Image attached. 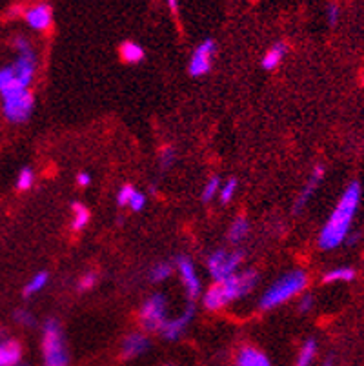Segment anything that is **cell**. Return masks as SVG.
I'll return each instance as SVG.
<instances>
[{"instance_id": "obj_38", "label": "cell", "mask_w": 364, "mask_h": 366, "mask_svg": "<svg viewBox=\"0 0 364 366\" xmlns=\"http://www.w3.org/2000/svg\"><path fill=\"white\" fill-rule=\"evenodd\" d=\"M6 339H8V335H6V332L0 328V343H4Z\"/></svg>"}, {"instance_id": "obj_24", "label": "cell", "mask_w": 364, "mask_h": 366, "mask_svg": "<svg viewBox=\"0 0 364 366\" xmlns=\"http://www.w3.org/2000/svg\"><path fill=\"white\" fill-rule=\"evenodd\" d=\"M174 273V266L166 261H160V263L153 264L150 270V281L153 282H162L166 281L169 275Z\"/></svg>"}, {"instance_id": "obj_3", "label": "cell", "mask_w": 364, "mask_h": 366, "mask_svg": "<svg viewBox=\"0 0 364 366\" xmlns=\"http://www.w3.org/2000/svg\"><path fill=\"white\" fill-rule=\"evenodd\" d=\"M308 286V275L302 270H292L290 273L277 279L273 285L262 294L259 306L261 310H273L280 304L288 303L290 299L297 297Z\"/></svg>"}, {"instance_id": "obj_33", "label": "cell", "mask_w": 364, "mask_h": 366, "mask_svg": "<svg viewBox=\"0 0 364 366\" xmlns=\"http://www.w3.org/2000/svg\"><path fill=\"white\" fill-rule=\"evenodd\" d=\"M135 188H131L129 184H124V186L120 188L119 193H117V204L119 206H128L129 204V199L134 195Z\"/></svg>"}, {"instance_id": "obj_29", "label": "cell", "mask_w": 364, "mask_h": 366, "mask_svg": "<svg viewBox=\"0 0 364 366\" xmlns=\"http://www.w3.org/2000/svg\"><path fill=\"white\" fill-rule=\"evenodd\" d=\"M13 319L18 322V325L24 326V328H35V325H37L35 315H33L32 312H27V310H24V308L15 310Z\"/></svg>"}, {"instance_id": "obj_9", "label": "cell", "mask_w": 364, "mask_h": 366, "mask_svg": "<svg viewBox=\"0 0 364 366\" xmlns=\"http://www.w3.org/2000/svg\"><path fill=\"white\" fill-rule=\"evenodd\" d=\"M215 51H217V46L212 39H206L204 42H200L195 48V51L191 53L190 64H188V72L191 77H204L212 72V66H214Z\"/></svg>"}, {"instance_id": "obj_25", "label": "cell", "mask_w": 364, "mask_h": 366, "mask_svg": "<svg viewBox=\"0 0 364 366\" xmlns=\"http://www.w3.org/2000/svg\"><path fill=\"white\" fill-rule=\"evenodd\" d=\"M221 179L219 177H212V179L208 181V183L204 184V188H202V202H212L215 199V197L219 195V190H221Z\"/></svg>"}, {"instance_id": "obj_7", "label": "cell", "mask_w": 364, "mask_h": 366, "mask_svg": "<svg viewBox=\"0 0 364 366\" xmlns=\"http://www.w3.org/2000/svg\"><path fill=\"white\" fill-rule=\"evenodd\" d=\"M15 49H17V60L13 64V72L18 81L30 88L37 72V55L26 37L15 39Z\"/></svg>"}, {"instance_id": "obj_4", "label": "cell", "mask_w": 364, "mask_h": 366, "mask_svg": "<svg viewBox=\"0 0 364 366\" xmlns=\"http://www.w3.org/2000/svg\"><path fill=\"white\" fill-rule=\"evenodd\" d=\"M42 355L46 366H67L70 352L64 339L63 326L57 319H48L42 328Z\"/></svg>"}, {"instance_id": "obj_8", "label": "cell", "mask_w": 364, "mask_h": 366, "mask_svg": "<svg viewBox=\"0 0 364 366\" xmlns=\"http://www.w3.org/2000/svg\"><path fill=\"white\" fill-rule=\"evenodd\" d=\"M245 259V254L240 250L230 251V250H215L214 254L208 257V272L214 277L215 281H222L226 277L237 273Z\"/></svg>"}, {"instance_id": "obj_17", "label": "cell", "mask_w": 364, "mask_h": 366, "mask_svg": "<svg viewBox=\"0 0 364 366\" xmlns=\"http://www.w3.org/2000/svg\"><path fill=\"white\" fill-rule=\"evenodd\" d=\"M286 51H288V46H286L285 42H277V44L271 46L266 53H264V57H262L261 60V66L264 67V70H268V72L275 70V67H279L280 63L285 60Z\"/></svg>"}, {"instance_id": "obj_16", "label": "cell", "mask_w": 364, "mask_h": 366, "mask_svg": "<svg viewBox=\"0 0 364 366\" xmlns=\"http://www.w3.org/2000/svg\"><path fill=\"white\" fill-rule=\"evenodd\" d=\"M233 366H271L270 359L254 346H245L240 350Z\"/></svg>"}, {"instance_id": "obj_10", "label": "cell", "mask_w": 364, "mask_h": 366, "mask_svg": "<svg viewBox=\"0 0 364 366\" xmlns=\"http://www.w3.org/2000/svg\"><path fill=\"white\" fill-rule=\"evenodd\" d=\"M193 318H195V304H193V301H190L181 315H177V318L174 319H168V321L164 322V326L160 328L159 334L162 335L166 341L181 339L182 335H184V332L188 330V326L193 321Z\"/></svg>"}, {"instance_id": "obj_30", "label": "cell", "mask_w": 364, "mask_h": 366, "mask_svg": "<svg viewBox=\"0 0 364 366\" xmlns=\"http://www.w3.org/2000/svg\"><path fill=\"white\" fill-rule=\"evenodd\" d=\"M146 202H148L146 195H144L143 192H137V190H135L134 195H131V199H129V204L128 206L134 211H143L144 208H146Z\"/></svg>"}, {"instance_id": "obj_11", "label": "cell", "mask_w": 364, "mask_h": 366, "mask_svg": "<svg viewBox=\"0 0 364 366\" xmlns=\"http://www.w3.org/2000/svg\"><path fill=\"white\" fill-rule=\"evenodd\" d=\"M177 272L181 275V281L186 288V294L190 301L197 299L200 295V279L195 272V266L188 259L186 255H181L177 259Z\"/></svg>"}, {"instance_id": "obj_13", "label": "cell", "mask_w": 364, "mask_h": 366, "mask_svg": "<svg viewBox=\"0 0 364 366\" xmlns=\"http://www.w3.org/2000/svg\"><path fill=\"white\" fill-rule=\"evenodd\" d=\"M323 177H325V166H323V164L316 166V168H313V171H311L308 183L304 184L302 192L299 193L297 201H295V204H293V211H295V214H299V211L304 210L308 202L313 199V193L317 192V188H319Z\"/></svg>"}, {"instance_id": "obj_19", "label": "cell", "mask_w": 364, "mask_h": 366, "mask_svg": "<svg viewBox=\"0 0 364 366\" xmlns=\"http://www.w3.org/2000/svg\"><path fill=\"white\" fill-rule=\"evenodd\" d=\"M249 233V223L246 217H237L233 223H231L230 226V232H228V239H230V242H233V244H239V242H242L248 237Z\"/></svg>"}, {"instance_id": "obj_22", "label": "cell", "mask_w": 364, "mask_h": 366, "mask_svg": "<svg viewBox=\"0 0 364 366\" xmlns=\"http://www.w3.org/2000/svg\"><path fill=\"white\" fill-rule=\"evenodd\" d=\"M72 214H73V219H72V228L75 232L79 230H84L89 223V210L86 208L84 204H80V202H75L72 206Z\"/></svg>"}, {"instance_id": "obj_37", "label": "cell", "mask_w": 364, "mask_h": 366, "mask_svg": "<svg viewBox=\"0 0 364 366\" xmlns=\"http://www.w3.org/2000/svg\"><path fill=\"white\" fill-rule=\"evenodd\" d=\"M166 2H168V6H169V9H171V11H177L178 0H166Z\"/></svg>"}, {"instance_id": "obj_1", "label": "cell", "mask_w": 364, "mask_h": 366, "mask_svg": "<svg viewBox=\"0 0 364 366\" xmlns=\"http://www.w3.org/2000/svg\"><path fill=\"white\" fill-rule=\"evenodd\" d=\"M359 202L360 186L359 183H351L339 199L335 210L332 211L330 219L326 221L325 228L320 230L319 246L323 250H335L344 242V239L350 233L353 217L359 210Z\"/></svg>"}, {"instance_id": "obj_26", "label": "cell", "mask_w": 364, "mask_h": 366, "mask_svg": "<svg viewBox=\"0 0 364 366\" xmlns=\"http://www.w3.org/2000/svg\"><path fill=\"white\" fill-rule=\"evenodd\" d=\"M33 183H35V174H33L32 168H22V170L18 171V177H17L18 190L26 192V190H30V188L33 186Z\"/></svg>"}, {"instance_id": "obj_23", "label": "cell", "mask_w": 364, "mask_h": 366, "mask_svg": "<svg viewBox=\"0 0 364 366\" xmlns=\"http://www.w3.org/2000/svg\"><path fill=\"white\" fill-rule=\"evenodd\" d=\"M353 277H356V272L353 268H348V266H342V268H335V270H330L328 273H325L323 277V282H350L353 281Z\"/></svg>"}, {"instance_id": "obj_14", "label": "cell", "mask_w": 364, "mask_h": 366, "mask_svg": "<svg viewBox=\"0 0 364 366\" xmlns=\"http://www.w3.org/2000/svg\"><path fill=\"white\" fill-rule=\"evenodd\" d=\"M151 343L148 339V335L143 332H135V334H129L128 337H124L122 344H120V352H122V358L124 359H135L141 358L150 350Z\"/></svg>"}, {"instance_id": "obj_27", "label": "cell", "mask_w": 364, "mask_h": 366, "mask_svg": "<svg viewBox=\"0 0 364 366\" xmlns=\"http://www.w3.org/2000/svg\"><path fill=\"white\" fill-rule=\"evenodd\" d=\"M175 159H177V153L171 146H166L160 150L159 153V166L162 170H169L171 166L175 164Z\"/></svg>"}, {"instance_id": "obj_21", "label": "cell", "mask_w": 364, "mask_h": 366, "mask_svg": "<svg viewBox=\"0 0 364 366\" xmlns=\"http://www.w3.org/2000/svg\"><path fill=\"white\" fill-rule=\"evenodd\" d=\"M316 355H317V341L308 339L306 343L302 344V348L299 350V355L297 359H295V365L293 366H311Z\"/></svg>"}, {"instance_id": "obj_20", "label": "cell", "mask_w": 364, "mask_h": 366, "mask_svg": "<svg viewBox=\"0 0 364 366\" xmlns=\"http://www.w3.org/2000/svg\"><path fill=\"white\" fill-rule=\"evenodd\" d=\"M49 275L46 272H37L35 275L26 282L24 286V297H33V295L40 294L48 286Z\"/></svg>"}, {"instance_id": "obj_5", "label": "cell", "mask_w": 364, "mask_h": 366, "mask_svg": "<svg viewBox=\"0 0 364 366\" xmlns=\"http://www.w3.org/2000/svg\"><path fill=\"white\" fill-rule=\"evenodd\" d=\"M0 98H2V112H4L8 121L20 124L32 117L35 98H33L30 88H17V90L0 95Z\"/></svg>"}, {"instance_id": "obj_35", "label": "cell", "mask_w": 364, "mask_h": 366, "mask_svg": "<svg viewBox=\"0 0 364 366\" xmlns=\"http://www.w3.org/2000/svg\"><path fill=\"white\" fill-rule=\"evenodd\" d=\"M77 184L82 188H88L89 184H91V175H89L88 171H80V174L77 175Z\"/></svg>"}, {"instance_id": "obj_28", "label": "cell", "mask_w": 364, "mask_h": 366, "mask_svg": "<svg viewBox=\"0 0 364 366\" xmlns=\"http://www.w3.org/2000/svg\"><path fill=\"white\" fill-rule=\"evenodd\" d=\"M237 192V181L235 179H228L226 183L221 184V190H219V197H221L222 204H226L233 199Z\"/></svg>"}, {"instance_id": "obj_36", "label": "cell", "mask_w": 364, "mask_h": 366, "mask_svg": "<svg viewBox=\"0 0 364 366\" xmlns=\"http://www.w3.org/2000/svg\"><path fill=\"white\" fill-rule=\"evenodd\" d=\"M357 241H359V233H351V235H350V233H348V237H346V239H344V242H348V244H350V246L356 244Z\"/></svg>"}, {"instance_id": "obj_34", "label": "cell", "mask_w": 364, "mask_h": 366, "mask_svg": "<svg viewBox=\"0 0 364 366\" xmlns=\"http://www.w3.org/2000/svg\"><path fill=\"white\" fill-rule=\"evenodd\" d=\"M339 8L335 4L328 6V11H326V17H328V22L332 24V26H335V24L339 22Z\"/></svg>"}, {"instance_id": "obj_39", "label": "cell", "mask_w": 364, "mask_h": 366, "mask_svg": "<svg viewBox=\"0 0 364 366\" xmlns=\"http://www.w3.org/2000/svg\"><path fill=\"white\" fill-rule=\"evenodd\" d=\"M325 366H333V365H332V362H330V361H328V362H326V365H325Z\"/></svg>"}, {"instance_id": "obj_6", "label": "cell", "mask_w": 364, "mask_h": 366, "mask_svg": "<svg viewBox=\"0 0 364 366\" xmlns=\"http://www.w3.org/2000/svg\"><path fill=\"white\" fill-rule=\"evenodd\" d=\"M141 325L146 332H160V328L168 321V301L162 294L150 295L138 312Z\"/></svg>"}, {"instance_id": "obj_32", "label": "cell", "mask_w": 364, "mask_h": 366, "mask_svg": "<svg viewBox=\"0 0 364 366\" xmlns=\"http://www.w3.org/2000/svg\"><path fill=\"white\" fill-rule=\"evenodd\" d=\"M98 281V275L95 272H88L84 273V275L80 277L79 281V290L86 292V290H91V288H95V285H97Z\"/></svg>"}, {"instance_id": "obj_15", "label": "cell", "mask_w": 364, "mask_h": 366, "mask_svg": "<svg viewBox=\"0 0 364 366\" xmlns=\"http://www.w3.org/2000/svg\"><path fill=\"white\" fill-rule=\"evenodd\" d=\"M22 359V346L18 341L6 339L0 343V366H18Z\"/></svg>"}, {"instance_id": "obj_12", "label": "cell", "mask_w": 364, "mask_h": 366, "mask_svg": "<svg viewBox=\"0 0 364 366\" xmlns=\"http://www.w3.org/2000/svg\"><path fill=\"white\" fill-rule=\"evenodd\" d=\"M27 26L35 30V32H46L53 24V9L48 4H37L27 8V11L24 13Z\"/></svg>"}, {"instance_id": "obj_18", "label": "cell", "mask_w": 364, "mask_h": 366, "mask_svg": "<svg viewBox=\"0 0 364 366\" xmlns=\"http://www.w3.org/2000/svg\"><path fill=\"white\" fill-rule=\"evenodd\" d=\"M120 57L122 60L128 64H138L144 60V49L143 46L137 44V42H124V44L120 46Z\"/></svg>"}, {"instance_id": "obj_31", "label": "cell", "mask_w": 364, "mask_h": 366, "mask_svg": "<svg viewBox=\"0 0 364 366\" xmlns=\"http://www.w3.org/2000/svg\"><path fill=\"white\" fill-rule=\"evenodd\" d=\"M313 306H316V297L310 294H304L301 299H299L297 310L302 313V315H306V313H310L311 310H313Z\"/></svg>"}, {"instance_id": "obj_2", "label": "cell", "mask_w": 364, "mask_h": 366, "mask_svg": "<svg viewBox=\"0 0 364 366\" xmlns=\"http://www.w3.org/2000/svg\"><path fill=\"white\" fill-rule=\"evenodd\" d=\"M259 285V273L255 270H245L240 273H233V275L222 279V281H215L212 288L206 290L202 295V304L206 310H221L233 301H239L246 295H249L255 290V286Z\"/></svg>"}]
</instances>
